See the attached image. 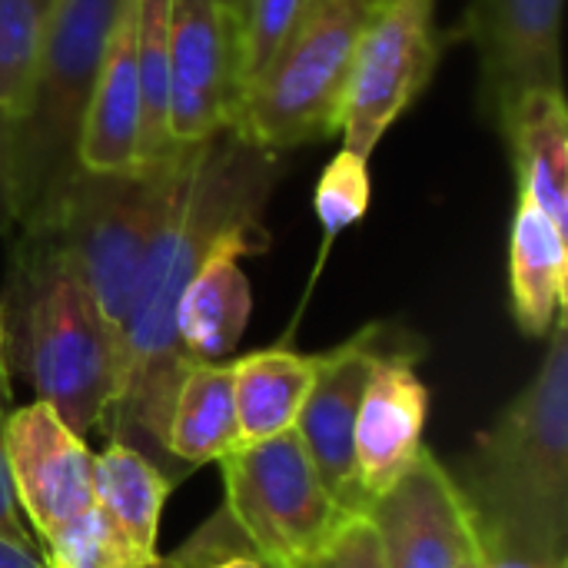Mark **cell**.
I'll use <instances>...</instances> for the list:
<instances>
[{
  "label": "cell",
  "instance_id": "cell-1",
  "mask_svg": "<svg viewBox=\"0 0 568 568\" xmlns=\"http://www.w3.org/2000/svg\"><path fill=\"white\" fill-rule=\"evenodd\" d=\"M280 180V153L216 133L193 143L173 203L146 250L116 333L120 383L106 419L143 433L160 453L180 379L193 366L176 339V303L200 263L230 240L266 250L263 213Z\"/></svg>",
  "mask_w": 568,
  "mask_h": 568
},
{
  "label": "cell",
  "instance_id": "cell-2",
  "mask_svg": "<svg viewBox=\"0 0 568 568\" xmlns=\"http://www.w3.org/2000/svg\"><path fill=\"white\" fill-rule=\"evenodd\" d=\"M546 356L503 416L476 436L456 479L483 559L562 562L568 539V326L546 336Z\"/></svg>",
  "mask_w": 568,
  "mask_h": 568
},
{
  "label": "cell",
  "instance_id": "cell-3",
  "mask_svg": "<svg viewBox=\"0 0 568 568\" xmlns=\"http://www.w3.org/2000/svg\"><path fill=\"white\" fill-rule=\"evenodd\" d=\"M120 0H57L20 110L3 120L0 176L20 230L50 216L80 166L97 63Z\"/></svg>",
  "mask_w": 568,
  "mask_h": 568
},
{
  "label": "cell",
  "instance_id": "cell-4",
  "mask_svg": "<svg viewBox=\"0 0 568 568\" xmlns=\"http://www.w3.org/2000/svg\"><path fill=\"white\" fill-rule=\"evenodd\" d=\"M17 329L37 399L77 436L103 426L120 383L116 333L47 230H23L17 250Z\"/></svg>",
  "mask_w": 568,
  "mask_h": 568
},
{
  "label": "cell",
  "instance_id": "cell-5",
  "mask_svg": "<svg viewBox=\"0 0 568 568\" xmlns=\"http://www.w3.org/2000/svg\"><path fill=\"white\" fill-rule=\"evenodd\" d=\"M186 153L190 146H180L160 163H140L123 173L80 170L50 216L27 226L53 236L113 333H120L130 310L140 266L173 203Z\"/></svg>",
  "mask_w": 568,
  "mask_h": 568
},
{
  "label": "cell",
  "instance_id": "cell-6",
  "mask_svg": "<svg viewBox=\"0 0 568 568\" xmlns=\"http://www.w3.org/2000/svg\"><path fill=\"white\" fill-rule=\"evenodd\" d=\"M376 0H310L270 63L243 83L230 130L283 153L339 133L359 33Z\"/></svg>",
  "mask_w": 568,
  "mask_h": 568
},
{
  "label": "cell",
  "instance_id": "cell-7",
  "mask_svg": "<svg viewBox=\"0 0 568 568\" xmlns=\"http://www.w3.org/2000/svg\"><path fill=\"white\" fill-rule=\"evenodd\" d=\"M223 509L253 549L276 568H303L326 559L353 523L316 476L296 429L243 443L220 459Z\"/></svg>",
  "mask_w": 568,
  "mask_h": 568
},
{
  "label": "cell",
  "instance_id": "cell-8",
  "mask_svg": "<svg viewBox=\"0 0 568 568\" xmlns=\"http://www.w3.org/2000/svg\"><path fill=\"white\" fill-rule=\"evenodd\" d=\"M439 63L436 0H376L359 33L343 100V146L373 156Z\"/></svg>",
  "mask_w": 568,
  "mask_h": 568
},
{
  "label": "cell",
  "instance_id": "cell-9",
  "mask_svg": "<svg viewBox=\"0 0 568 568\" xmlns=\"http://www.w3.org/2000/svg\"><path fill=\"white\" fill-rule=\"evenodd\" d=\"M243 93V27L216 0L170 3V136L176 146L230 130Z\"/></svg>",
  "mask_w": 568,
  "mask_h": 568
},
{
  "label": "cell",
  "instance_id": "cell-10",
  "mask_svg": "<svg viewBox=\"0 0 568 568\" xmlns=\"http://www.w3.org/2000/svg\"><path fill=\"white\" fill-rule=\"evenodd\" d=\"M366 523L386 568H463L483 556L469 503L429 449L369 503Z\"/></svg>",
  "mask_w": 568,
  "mask_h": 568
},
{
  "label": "cell",
  "instance_id": "cell-11",
  "mask_svg": "<svg viewBox=\"0 0 568 568\" xmlns=\"http://www.w3.org/2000/svg\"><path fill=\"white\" fill-rule=\"evenodd\" d=\"M459 37L479 53V90L493 120L526 90L562 87V0H473Z\"/></svg>",
  "mask_w": 568,
  "mask_h": 568
},
{
  "label": "cell",
  "instance_id": "cell-12",
  "mask_svg": "<svg viewBox=\"0 0 568 568\" xmlns=\"http://www.w3.org/2000/svg\"><path fill=\"white\" fill-rule=\"evenodd\" d=\"M379 336L383 329L369 326L349 343L320 356L316 379L293 426L326 493L353 519L366 516L369 509V499L356 476L353 429H356V413H359L369 369L376 356L383 353Z\"/></svg>",
  "mask_w": 568,
  "mask_h": 568
},
{
  "label": "cell",
  "instance_id": "cell-13",
  "mask_svg": "<svg viewBox=\"0 0 568 568\" xmlns=\"http://www.w3.org/2000/svg\"><path fill=\"white\" fill-rule=\"evenodd\" d=\"M3 443L20 513L40 539L93 506L97 453L47 403L10 409Z\"/></svg>",
  "mask_w": 568,
  "mask_h": 568
},
{
  "label": "cell",
  "instance_id": "cell-14",
  "mask_svg": "<svg viewBox=\"0 0 568 568\" xmlns=\"http://www.w3.org/2000/svg\"><path fill=\"white\" fill-rule=\"evenodd\" d=\"M426 416L429 389L416 366L409 356H393L383 349L369 369L353 429L356 476L369 503L383 496L403 473H409L426 449Z\"/></svg>",
  "mask_w": 568,
  "mask_h": 568
},
{
  "label": "cell",
  "instance_id": "cell-15",
  "mask_svg": "<svg viewBox=\"0 0 568 568\" xmlns=\"http://www.w3.org/2000/svg\"><path fill=\"white\" fill-rule=\"evenodd\" d=\"M80 166L100 173H123L140 166L136 0H120L106 30L80 140Z\"/></svg>",
  "mask_w": 568,
  "mask_h": 568
},
{
  "label": "cell",
  "instance_id": "cell-16",
  "mask_svg": "<svg viewBox=\"0 0 568 568\" xmlns=\"http://www.w3.org/2000/svg\"><path fill=\"white\" fill-rule=\"evenodd\" d=\"M260 250V243L230 240L216 246L183 286L176 303V339L193 363H220L240 346L253 313V290L240 260Z\"/></svg>",
  "mask_w": 568,
  "mask_h": 568
},
{
  "label": "cell",
  "instance_id": "cell-17",
  "mask_svg": "<svg viewBox=\"0 0 568 568\" xmlns=\"http://www.w3.org/2000/svg\"><path fill=\"white\" fill-rule=\"evenodd\" d=\"M513 156L519 196L568 230V106L562 87L526 90L496 120Z\"/></svg>",
  "mask_w": 568,
  "mask_h": 568
},
{
  "label": "cell",
  "instance_id": "cell-18",
  "mask_svg": "<svg viewBox=\"0 0 568 568\" xmlns=\"http://www.w3.org/2000/svg\"><path fill=\"white\" fill-rule=\"evenodd\" d=\"M568 230L542 206L519 196L509 230V296L526 336H549L566 316Z\"/></svg>",
  "mask_w": 568,
  "mask_h": 568
},
{
  "label": "cell",
  "instance_id": "cell-19",
  "mask_svg": "<svg viewBox=\"0 0 568 568\" xmlns=\"http://www.w3.org/2000/svg\"><path fill=\"white\" fill-rule=\"evenodd\" d=\"M236 446H243V439L233 399V363H193L170 406L166 456L186 466H206L220 463Z\"/></svg>",
  "mask_w": 568,
  "mask_h": 568
},
{
  "label": "cell",
  "instance_id": "cell-20",
  "mask_svg": "<svg viewBox=\"0 0 568 568\" xmlns=\"http://www.w3.org/2000/svg\"><path fill=\"white\" fill-rule=\"evenodd\" d=\"M170 496V479L136 446L113 439L93 456V503L126 536L133 552L150 568L156 562L160 516Z\"/></svg>",
  "mask_w": 568,
  "mask_h": 568
},
{
  "label": "cell",
  "instance_id": "cell-21",
  "mask_svg": "<svg viewBox=\"0 0 568 568\" xmlns=\"http://www.w3.org/2000/svg\"><path fill=\"white\" fill-rule=\"evenodd\" d=\"M320 356L293 349H260L233 363V399L243 443L273 439L296 426L316 379Z\"/></svg>",
  "mask_w": 568,
  "mask_h": 568
},
{
  "label": "cell",
  "instance_id": "cell-22",
  "mask_svg": "<svg viewBox=\"0 0 568 568\" xmlns=\"http://www.w3.org/2000/svg\"><path fill=\"white\" fill-rule=\"evenodd\" d=\"M170 3L136 0L140 163H160L180 150L170 136Z\"/></svg>",
  "mask_w": 568,
  "mask_h": 568
},
{
  "label": "cell",
  "instance_id": "cell-23",
  "mask_svg": "<svg viewBox=\"0 0 568 568\" xmlns=\"http://www.w3.org/2000/svg\"><path fill=\"white\" fill-rule=\"evenodd\" d=\"M57 0H0V120H10L37 70Z\"/></svg>",
  "mask_w": 568,
  "mask_h": 568
},
{
  "label": "cell",
  "instance_id": "cell-24",
  "mask_svg": "<svg viewBox=\"0 0 568 568\" xmlns=\"http://www.w3.org/2000/svg\"><path fill=\"white\" fill-rule=\"evenodd\" d=\"M43 542L47 559L63 568H146L97 503L43 536Z\"/></svg>",
  "mask_w": 568,
  "mask_h": 568
},
{
  "label": "cell",
  "instance_id": "cell-25",
  "mask_svg": "<svg viewBox=\"0 0 568 568\" xmlns=\"http://www.w3.org/2000/svg\"><path fill=\"white\" fill-rule=\"evenodd\" d=\"M369 160L353 153V150H339L329 166L323 170L320 183H316V196H313V206H316V220L323 226V236H326V250L333 246V240L356 226L366 210H369Z\"/></svg>",
  "mask_w": 568,
  "mask_h": 568
},
{
  "label": "cell",
  "instance_id": "cell-26",
  "mask_svg": "<svg viewBox=\"0 0 568 568\" xmlns=\"http://www.w3.org/2000/svg\"><path fill=\"white\" fill-rule=\"evenodd\" d=\"M270 562L240 532L233 516L220 506L176 552L156 556L150 568H266Z\"/></svg>",
  "mask_w": 568,
  "mask_h": 568
},
{
  "label": "cell",
  "instance_id": "cell-27",
  "mask_svg": "<svg viewBox=\"0 0 568 568\" xmlns=\"http://www.w3.org/2000/svg\"><path fill=\"white\" fill-rule=\"evenodd\" d=\"M310 0H250L243 17V83L256 77L300 23Z\"/></svg>",
  "mask_w": 568,
  "mask_h": 568
},
{
  "label": "cell",
  "instance_id": "cell-28",
  "mask_svg": "<svg viewBox=\"0 0 568 568\" xmlns=\"http://www.w3.org/2000/svg\"><path fill=\"white\" fill-rule=\"evenodd\" d=\"M329 566L333 568H386L383 556H379V542L373 526L366 523V516L353 519L339 539L329 549Z\"/></svg>",
  "mask_w": 568,
  "mask_h": 568
},
{
  "label": "cell",
  "instance_id": "cell-29",
  "mask_svg": "<svg viewBox=\"0 0 568 568\" xmlns=\"http://www.w3.org/2000/svg\"><path fill=\"white\" fill-rule=\"evenodd\" d=\"M7 403H10V396H0V536L33 546V536L23 526V513H20L13 479H10V463H7V443H3V426H7V413H10Z\"/></svg>",
  "mask_w": 568,
  "mask_h": 568
},
{
  "label": "cell",
  "instance_id": "cell-30",
  "mask_svg": "<svg viewBox=\"0 0 568 568\" xmlns=\"http://www.w3.org/2000/svg\"><path fill=\"white\" fill-rule=\"evenodd\" d=\"M0 568H50V562L30 542L0 536Z\"/></svg>",
  "mask_w": 568,
  "mask_h": 568
},
{
  "label": "cell",
  "instance_id": "cell-31",
  "mask_svg": "<svg viewBox=\"0 0 568 568\" xmlns=\"http://www.w3.org/2000/svg\"><path fill=\"white\" fill-rule=\"evenodd\" d=\"M479 568H568V562H536V559H519V556H503V559H483Z\"/></svg>",
  "mask_w": 568,
  "mask_h": 568
},
{
  "label": "cell",
  "instance_id": "cell-32",
  "mask_svg": "<svg viewBox=\"0 0 568 568\" xmlns=\"http://www.w3.org/2000/svg\"><path fill=\"white\" fill-rule=\"evenodd\" d=\"M0 396H10V383H7V326H3V313H0Z\"/></svg>",
  "mask_w": 568,
  "mask_h": 568
},
{
  "label": "cell",
  "instance_id": "cell-33",
  "mask_svg": "<svg viewBox=\"0 0 568 568\" xmlns=\"http://www.w3.org/2000/svg\"><path fill=\"white\" fill-rule=\"evenodd\" d=\"M216 3H220V7H223V10H226V13H230L236 23H240V27H243V17H246V7H250V0H216Z\"/></svg>",
  "mask_w": 568,
  "mask_h": 568
},
{
  "label": "cell",
  "instance_id": "cell-34",
  "mask_svg": "<svg viewBox=\"0 0 568 568\" xmlns=\"http://www.w3.org/2000/svg\"><path fill=\"white\" fill-rule=\"evenodd\" d=\"M303 568H333V566H329V556H326V559H316V562H310V566H303Z\"/></svg>",
  "mask_w": 568,
  "mask_h": 568
},
{
  "label": "cell",
  "instance_id": "cell-35",
  "mask_svg": "<svg viewBox=\"0 0 568 568\" xmlns=\"http://www.w3.org/2000/svg\"><path fill=\"white\" fill-rule=\"evenodd\" d=\"M479 562H483V556H479V559H473V562H466L463 568H479Z\"/></svg>",
  "mask_w": 568,
  "mask_h": 568
},
{
  "label": "cell",
  "instance_id": "cell-36",
  "mask_svg": "<svg viewBox=\"0 0 568 568\" xmlns=\"http://www.w3.org/2000/svg\"><path fill=\"white\" fill-rule=\"evenodd\" d=\"M47 562H50V559H47ZM50 568H63V566H57V562H50Z\"/></svg>",
  "mask_w": 568,
  "mask_h": 568
},
{
  "label": "cell",
  "instance_id": "cell-37",
  "mask_svg": "<svg viewBox=\"0 0 568 568\" xmlns=\"http://www.w3.org/2000/svg\"><path fill=\"white\" fill-rule=\"evenodd\" d=\"M266 568H276V566H266Z\"/></svg>",
  "mask_w": 568,
  "mask_h": 568
}]
</instances>
